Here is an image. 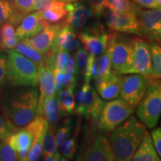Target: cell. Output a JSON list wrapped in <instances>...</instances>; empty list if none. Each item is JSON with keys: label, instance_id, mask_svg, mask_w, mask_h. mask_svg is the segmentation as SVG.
Returning <instances> with one entry per match:
<instances>
[{"label": "cell", "instance_id": "c3c4849f", "mask_svg": "<svg viewBox=\"0 0 161 161\" xmlns=\"http://www.w3.org/2000/svg\"><path fill=\"white\" fill-rule=\"evenodd\" d=\"M0 54H1V52H0Z\"/></svg>", "mask_w": 161, "mask_h": 161}, {"label": "cell", "instance_id": "f1b7e54d", "mask_svg": "<svg viewBox=\"0 0 161 161\" xmlns=\"http://www.w3.org/2000/svg\"><path fill=\"white\" fill-rule=\"evenodd\" d=\"M58 142L56 137L55 126L49 125L43 138V158L57 153Z\"/></svg>", "mask_w": 161, "mask_h": 161}, {"label": "cell", "instance_id": "83f0119b", "mask_svg": "<svg viewBox=\"0 0 161 161\" xmlns=\"http://www.w3.org/2000/svg\"><path fill=\"white\" fill-rule=\"evenodd\" d=\"M60 115L59 102L57 95L47 98L43 104L42 116L46 119L49 125L57 123Z\"/></svg>", "mask_w": 161, "mask_h": 161}, {"label": "cell", "instance_id": "7402d4cb", "mask_svg": "<svg viewBox=\"0 0 161 161\" xmlns=\"http://www.w3.org/2000/svg\"><path fill=\"white\" fill-rule=\"evenodd\" d=\"M25 16L17 8L12 0H0V29L7 23L18 25Z\"/></svg>", "mask_w": 161, "mask_h": 161}, {"label": "cell", "instance_id": "d6a6232c", "mask_svg": "<svg viewBox=\"0 0 161 161\" xmlns=\"http://www.w3.org/2000/svg\"><path fill=\"white\" fill-rule=\"evenodd\" d=\"M70 130H71V119L69 118H66L61 125L58 127L56 131L58 146H61L69 138Z\"/></svg>", "mask_w": 161, "mask_h": 161}, {"label": "cell", "instance_id": "bcb514c9", "mask_svg": "<svg viewBox=\"0 0 161 161\" xmlns=\"http://www.w3.org/2000/svg\"><path fill=\"white\" fill-rule=\"evenodd\" d=\"M59 1L64 2V3H72V2H76L77 0H59Z\"/></svg>", "mask_w": 161, "mask_h": 161}, {"label": "cell", "instance_id": "8d00e7d4", "mask_svg": "<svg viewBox=\"0 0 161 161\" xmlns=\"http://www.w3.org/2000/svg\"><path fill=\"white\" fill-rule=\"evenodd\" d=\"M17 129L0 114V141L5 140L11 134L17 131Z\"/></svg>", "mask_w": 161, "mask_h": 161}, {"label": "cell", "instance_id": "1f68e13d", "mask_svg": "<svg viewBox=\"0 0 161 161\" xmlns=\"http://www.w3.org/2000/svg\"><path fill=\"white\" fill-rule=\"evenodd\" d=\"M0 160H19L17 152L11 146L7 138L5 140H2V142H0Z\"/></svg>", "mask_w": 161, "mask_h": 161}, {"label": "cell", "instance_id": "30bf717a", "mask_svg": "<svg viewBox=\"0 0 161 161\" xmlns=\"http://www.w3.org/2000/svg\"><path fill=\"white\" fill-rule=\"evenodd\" d=\"M106 25L109 29L115 32L130 34L142 37L140 23L136 14L122 13L108 9L104 11Z\"/></svg>", "mask_w": 161, "mask_h": 161}, {"label": "cell", "instance_id": "b9f144b4", "mask_svg": "<svg viewBox=\"0 0 161 161\" xmlns=\"http://www.w3.org/2000/svg\"><path fill=\"white\" fill-rule=\"evenodd\" d=\"M131 1L139 7L146 9H153L161 8L157 0H131Z\"/></svg>", "mask_w": 161, "mask_h": 161}, {"label": "cell", "instance_id": "d4e9b609", "mask_svg": "<svg viewBox=\"0 0 161 161\" xmlns=\"http://www.w3.org/2000/svg\"><path fill=\"white\" fill-rule=\"evenodd\" d=\"M7 140L17 153L22 151L29 152L33 142V137L25 128L13 133L7 138Z\"/></svg>", "mask_w": 161, "mask_h": 161}, {"label": "cell", "instance_id": "60d3db41", "mask_svg": "<svg viewBox=\"0 0 161 161\" xmlns=\"http://www.w3.org/2000/svg\"><path fill=\"white\" fill-rule=\"evenodd\" d=\"M6 65H7V56L1 53L0 54V92L2 91L4 84L7 80Z\"/></svg>", "mask_w": 161, "mask_h": 161}, {"label": "cell", "instance_id": "6da1fadb", "mask_svg": "<svg viewBox=\"0 0 161 161\" xmlns=\"http://www.w3.org/2000/svg\"><path fill=\"white\" fill-rule=\"evenodd\" d=\"M39 92L36 86H11L3 93L1 110L16 129L27 125L35 117Z\"/></svg>", "mask_w": 161, "mask_h": 161}, {"label": "cell", "instance_id": "ac0fdd59", "mask_svg": "<svg viewBox=\"0 0 161 161\" xmlns=\"http://www.w3.org/2000/svg\"><path fill=\"white\" fill-rule=\"evenodd\" d=\"M122 78V74L112 70L105 77L96 80V88L100 97L104 100H113L117 98L120 94Z\"/></svg>", "mask_w": 161, "mask_h": 161}, {"label": "cell", "instance_id": "ffe728a7", "mask_svg": "<svg viewBox=\"0 0 161 161\" xmlns=\"http://www.w3.org/2000/svg\"><path fill=\"white\" fill-rule=\"evenodd\" d=\"M79 47L80 43L78 36H76L75 29L64 22L63 25L56 36L52 50L55 52L60 51L69 52Z\"/></svg>", "mask_w": 161, "mask_h": 161}, {"label": "cell", "instance_id": "f6af8a7d", "mask_svg": "<svg viewBox=\"0 0 161 161\" xmlns=\"http://www.w3.org/2000/svg\"><path fill=\"white\" fill-rule=\"evenodd\" d=\"M43 160H49V161H57V160H67V159H63V157L60 155L59 152L55 153L53 155L46 157L43 159Z\"/></svg>", "mask_w": 161, "mask_h": 161}, {"label": "cell", "instance_id": "e0dca14e", "mask_svg": "<svg viewBox=\"0 0 161 161\" xmlns=\"http://www.w3.org/2000/svg\"><path fill=\"white\" fill-rule=\"evenodd\" d=\"M48 24L41 11H34L23 17L17 25L16 33L19 39L23 40L37 35Z\"/></svg>", "mask_w": 161, "mask_h": 161}, {"label": "cell", "instance_id": "44dd1931", "mask_svg": "<svg viewBox=\"0 0 161 161\" xmlns=\"http://www.w3.org/2000/svg\"><path fill=\"white\" fill-rule=\"evenodd\" d=\"M134 161H160L161 158L157 152L152 135L146 133L142 142L131 159Z\"/></svg>", "mask_w": 161, "mask_h": 161}, {"label": "cell", "instance_id": "ee69618b", "mask_svg": "<svg viewBox=\"0 0 161 161\" xmlns=\"http://www.w3.org/2000/svg\"><path fill=\"white\" fill-rule=\"evenodd\" d=\"M55 1V0H35V11H40L42 12Z\"/></svg>", "mask_w": 161, "mask_h": 161}, {"label": "cell", "instance_id": "5bb4252c", "mask_svg": "<svg viewBox=\"0 0 161 161\" xmlns=\"http://www.w3.org/2000/svg\"><path fill=\"white\" fill-rule=\"evenodd\" d=\"M67 16L65 23L75 30H82L93 17H96L93 10L90 6L72 2L66 3Z\"/></svg>", "mask_w": 161, "mask_h": 161}, {"label": "cell", "instance_id": "7bdbcfd3", "mask_svg": "<svg viewBox=\"0 0 161 161\" xmlns=\"http://www.w3.org/2000/svg\"><path fill=\"white\" fill-rule=\"evenodd\" d=\"M151 135H152L157 152L161 158V128L152 130Z\"/></svg>", "mask_w": 161, "mask_h": 161}, {"label": "cell", "instance_id": "d6986e66", "mask_svg": "<svg viewBox=\"0 0 161 161\" xmlns=\"http://www.w3.org/2000/svg\"><path fill=\"white\" fill-rule=\"evenodd\" d=\"M39 69L40 96L38 100L37 110L36 116H42L43 104L47 98L57 95L56 83L53 70L47 66H43Z\"/></svg>", "mask_w": 161, "mask_h": 161}, {"label": "cell", "instance_id": "8992f818", "mask_svg": "<svg viewBox=\"0 0 161 161\" xmlns=\"http://www.w3.org/2000/svg\"><path fill=\"white\" fill-rule=\"evenodd\" d=\"M134 110L122 98L107 102L98 119V129L104 132H111L131 116Z\"/></svg>", "mask_w": 161, "mask_h": 161}, {"label": "cell", "instance_id": "7a4b0ae2", "mask_svg": "<svg viewBox=\"0 0 161 161\" xmlns=\"http://www.w3.org/2000/svg\"><path fill=\"white\" fill-rule=\"evenodd\" d=\"M146 132V125L133 115L112 130L109 140L114 160H131Z\"/></svg>", "mask_w": 161, "mask_h": 161}, {"label": "cell", "instance_id": "2e32d148", "mask_svg": "<svg viewBox=\"0 0 161 161\" xmlns=\"http://www.w3.org/2000/svg\"><path fill=\"white\" fill-rule=\"evenodd\" d=\"M79 160L113 161L114 155L110 140L104 135H98L86 149Z\"/></svg>", "mask_w": 161, "mask_h": 161}, {"label": "cell", "instance_id": "4fadbf2b", "mask_svg": "<svg viewBox=\"0 0 161 161\" xmlns=\"http://www.w3.org/2000/svg\"><path fill=\"white\" fill-rule=\"evenodd\" d=\"M63 24L64 22L54 24H48L37 35L31 37L25 38L21 41L29 44V46L37 50L40 53H47L52 50L56 36Z\"/></svg>", "mask_w": 161, "mask_h": 161}, {"label": "cell", "instance_id": "74e56055", "mask_svg": "<svg viewBox=\"0 0 161 161\" xmlns=\"http://www.w3.org/2000/svg\"><path fill=\"white\" fill-rule=\"evenodd\" d=\"M16 37H17V35L14 25L11 23H7L2 26L0 29V43Z\"/></svg>", "mask_w": 161, "mask_h": 161}, {"label": "cell", "instance_id": "484cf974", "mask_svg": "<svg viewBox=\"0 0 161 161\" xmlns=\"http://www.w3.org/2000/svg\"><path fill=\"white\" fill-rule=\"evenodd\" d=\"M49 126V122L43 116H35V117L25 127V129L33 137L32 143L43 140Z\"/></svg>", "mask_w": 161, "mask_h": 161}, {"label": "cell", "instance_id": "3957f363", "mask_svg": "<svg viewBox=\"0 0 161 161\" xmlns=\"http://www.w3.org/2000/svg\"><path fill=\"white\" fill-rule=\"evenodd\" d=\"M6 71L11 86H37L39 84L37 64L14 49L7 51Z\"/></svg>", "mask_w": 161, "mask_h": 161}, {"label": "cell", "instance_id": "9c48e42d", "mask_svg": "<svg viewBox=\"0 0 161 161\" xmlns=\"http://www.w3.org/2000/svg\"><path fill=\"white\" fill-rule=\"evenodd\" d=\"M151 78L142 74L132 73L122 78L120 98L133 108L139 105L144 97Z\"/></svg>", "mask_w": 161, "mask_h": 161}, {"label": "cell", "instance_id": "f546056e", "mask_svg": "<svg viewBox=\"0 0 161 161\" xmlns=\"http://www.w3.org/2000/svg\"><path fill=\"white\" fill-rule=\"evenodd\" d=\"M106 8L135 14V4L131 0H106Z\"/></svg>", "mask_w": 161, "mask_h": 161}, {"label": "cell", "instance_id": "f35d334b", "mask_svg": "<svg viewBox=\"0 0 161 161\" xmlns=\"http://www.w3.org/2000/svg\"><path fill=\"white\" fill-rule=\"evenodd\" d=\"M17 8L22 13L27 14L35 11V0H12Z\"/></svg>", "mask_w": 161, "mask_h": 161}, {"label": "cell", "instance_id": "7c38bea8", "mask_svg": "<svg viewBox=\"0 0 161 161\" xmlns=\"http://www.w3.org/2000/svg\"><path fill=\"white\" fill-rule=\"evenodd\" d=\"M133 45L134 53L130 74H142L152 78V61L150 46L146 40L139 37L133 38Z\"/></svg>", "mask_w": 161, "mask_h": 161}, {"label": "cell", "instance_id": "4dcf8cb0", "mask_svg": "<svg viewBox=\"0 0 161 161\" xmlns=\"http://www.w3.org/2000/svg\"><path fill=\"white\" fill-rule=\"evenodd\" d=\"M152 61L153 78L161 80V46L156 43L150 45Z\"/></svg>", "mask_w": 161, "mask_h": 161}, {"label": "cell", "instance_id": "9a60e30c", "mask_svg": "<svg viewBox=\"0 0 161 161\" xmlns=\"http://www.w3.org/2000/svg\"><path fill=\"white\" fill-rule=\"evenodd\" d=\"M112 72V64L108 49L102 55L97 57L90 55L89 60L84 72V82L90 83L94 80L105 77Z\"/></svg>", "mask_w": 161, "mask_h": 161}, {"label": "cell", "instance_id": "ba28073f", "mask_svg": "<svg viewBox=\"0 0 161 161\" xmlns=\"http://www.w3.org/2000/svg\"><path fill=\"white\" fill-rule=\"evenodd\" d=\"M104 104L90 83L84 82L76 96L75 113L77 115L87 119L98 120Z\"/></svg>", "mask_w": 161, "mask_h": 161}, {"label": "cell", "instance_id": "5b68a950", "mask_svg": "<svg viewBox=\"0 0 161 161\" xmlns=\"http://www.w3.org/2000/svg\"><path fill=\"white\" fill-rule=\"evenodd\" d=\"M108 51L114 70L122 75L130 74L134 53L133 39L127 40L111 33Z\"/></svg>", "mask_w": 161, "mask_h": 161}, {"label": "cell", "instance_id": "d590c367", "mask_svg": "<svg viewBox=\"0 0 161 161\" xmlns=\"http://www.w3.org/2000/svg\"><path fill=\"white\" fill-rule=\"evenodd\" d=\"M43 154V140L33 142L28 154L29 161H37Z\"/></svg>", "mask_w": 161, "mask_h": 161}, {"label": "cell", "instance_id": "7dc6e473", "mask_svg": "<svg viewBox=\"0 0 161 161\" xmlns=\"http://www.w3.org/2000/svg\"><path fill=\"white\" fill-rule=\"evenodd\" d=\"M157 1H158V3H159V5L161 6V0H157Z\"/></svg>", "mask_w": 161, "mask_h": 161}, {"label": "cell", "instance_id": "e575fe53", "mask_svg": "<svg viewBox=\"0 0 161 161\" xmlns=\"http://www.w3.org/2000/svg\"><path fill=\"white\" fill-rule=\"evenodd\" d=\"M60 152L64 158L67 159H72L75 157L76 152L75 137L69 138L60 147Z\"/></svg>", "mask_w": 161, "mask_h": 161}, {"label": "cell", "instance_id": "277c9868", "mask_svg": "<svg viewBox=\"0 0 161 161\" xmlns=\"http://www.w3.org/2000/svg\"><path fill=\"white\" fill-rule=\"evenodd\" d=\"M136 116L148 128H154L161 116V80L151 78L150 83L136 109Z\"/></svg>", "mask_w": 161, "mask_h": 161}, {"label": "cell", "instance_id": "52a82bcc", "mask_svg": "<svg viewBox=\"0 0 161 161\" xmlns=\"http://www.w3.org/2000/svg\"><path fill=\"white\" fill-rule=\"evenodd\" d=\"M77 36L89 55L97 57L108 49L111 33H108L104 25L97 22L80 30Z\"/></svg>", "mask_w": 161, "mask_h": 161}, {"label": "cell", "instance_id": "cb8c5ba5", "mask_svg": "<svg viewBox=\"0 0 161 161\" xmlns=\"http://www.w3.org/2000/svg\"><path fill=\"white\" fill-rule=\"evenodd\" d=\"M75 86L65 88L58 93L59 102L60 116H69L75 110L76 102L74 96V90Z\"/></svg>", "mask_w": 161, "mask_h": 161}, {"label": "cell", "instance_id": "ab89813d", "mask_svg": "<svg viewBox=\"0 0 161 161\" xmlns=\"http://www.w3.org/2000/svg\"><path fill=\"white\" fill-rule=\"evenodd\" d=\"M86 2L93 10L96 17L99 18L104 14L106 9V0H86Z\"/></svg>", "mask_w": 161, "mask_h": 161}, {"label": "cell", "instance_id": "603a6c76", "mask_svg": "<svg viewBox=\"0 0 161 161\" xmlns=\"http://www.w3.org/2000/svg\"><path fill=\"white\" fill-rule=\"evenodd\" d=\"M44 19L48 23H58L66 19L67 16L66 3L55 0L44 11H42Z\"/></svg>", "mask_w": 161, "mask_h": 161}, {"label": "cell", "instance_id": "8fae6325", "mask_svg": "<svg viewBox=\"0 0 161 161\" xmlns=\"http://www.w3.org/2000/svg\"><path fill=\"white\" fill-rule=\"evenodd\" d=\"M135 14L140 23L142 35L161 43V8L146 9L135 5Z\"/></svg>", "mask_w": 161, "mask_h": 161}, {"label": "cell", "instance_id": "836d02e7", "mask_svg": "<svg viewBox=\"0 0 161 161\" xmlns=\"http://www.w3.org/2000/svg\"><path fill=\"white\" fill-rule=\"evenodd\" d=\"M90 55L84 47H79L76 52L75 55V61L76 65L77 73H83L85 71L89 60Z\"/></svg>", "mask_w": 161, "mask_h": 161}, {"label": "cell", "instance_id": "4316f807", "mask_svg": "<svg viewBox=\"0 0 161 161\" xmlns=\"http://www.w3.org/2000/svg\"><path fill=\"white\" fill-rule=\"evenodd\" d=\"M15 51H17L22 55H25L29 59H31L32 61H34L37 64L38 68L41 67L43 66L46 65V62H47L48 58V52L46 54L40 53L29 46V44L24 43L23 41H20L19 43L14 48Z\"/></svg>", "mask_w": 161, "mask_h": 161}]
</instances>
